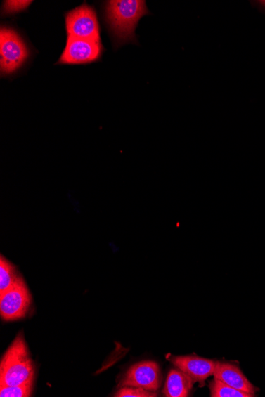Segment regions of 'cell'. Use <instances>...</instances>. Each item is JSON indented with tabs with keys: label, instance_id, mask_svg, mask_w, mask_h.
I'll list each match as a JSON object with an SVG mask.
<instances>
[{
	"label": "cell",
	"instance_id": "1",
	"mask_svg": "<svg viewBox=\"0 0 265 397\" xmlns=\"http://www.w3.org/2000/svg\"><path fill=\"white\" fill-rule=\"evenodd\" d=\"M151 15L144 0H112L105 4V20L114 46L138 45L136 29L141 18Z\"/></svg>",
	"mask_w": 265,
	"mask_h": 397
},
{
	"label": "cell",
	"instance_id": "2",
	"mask_svg": "<svg viewBox=\"0 0 265 397\" xmlns=\"http://www.w3.org/2000/svg\"><path fill=\"white\" fill-rule=\"evenodd\" d=\"M35 365L22 333L18 334L0 362V386L34 383Z\"/></svg>",
	"mask_w": 265,
	"mask_h": 397
},
{
	"label": "cell",
	"instance_id": "3",
	"mask_svg": "<svg viewBox=\"0 0 265 397\" xmlns=\"http://www.w3.org/2000/svg\"><path fill=\"white\" fill-rule=\"evenodd\" d=\"M0 70L1 75L10 76L26 63L29 49L21 36L9 27H1L0 32Z\"/></svg>",
	"mask_w": 265,
	"mask_h": 397
},
{
	"label": "cell",
	"instance_id": "4",
	"mask_svg": "<svg viewBox=\"0 0 265 397\" xmlns=\"http://www.w3.org/2000/svg\"><path fill=\"white\" fill-rule=\"evenodd\" d=\"M67 37L101 41V27L95 9L84 3L65 14Z\"/></svg>",
	"mask_w": 265,
	"mask_h": 397
},
{
	"label": "cell",
	"instance_id": "5",
	"mask_svg": "<svg viewBox=\"0 0 265 397\" xmlns=\"http://www.w3.org/2000/svg\"><path fill=\"white\" fill-rule=\"evenodd\" d=\"M32 299L24 279L3 294H0V313L4 320L11 321L26 318L32 306Z\"/></svg>",
	"mask_w": 265,
	"mask_h": 397
},
{
	"label": "cell",
	"instance_id": "6",
	"mask_svg": "<svg viewBox=\"0 0 265 397\" xmlns=\"http://www.w3.org/2000/svg\"><path fill=\"white\" fill-rule=\"evenodd\" d=\"M103 52L101 41L67 37L66 46L57 65H86L100 60Z\"/></svg>",
	"mask_w": 265,
	"mask_h": 397
},
{
	"label": "cell",
	"instance_id": "7",
	"mask_svg": "<svg viewBox=\"0 0 265 397\" xmlns=\"http://www.w3.org/2000/svg\"><path fill=\"white\" fill-rule=\"evenodd\" d=\"M162 375L156 362L143 361L134 364L128 370L119 382L121 387H137L153 392L161 388Z\"/></svg>",
	"mask_w": 265,
	"mask_h": 397
},
{
	"label": "cell",
	"instance_id": "8",
	"mask_svg": "<svg viewBox=\"0 0 265 397\" xmlns=\"http://www.w3.org/2000/svg\"><path fill=\"white\" fill-rule=\"evenodd\" d=\"M168 360L179 370L187 375L194 383L205 382L214 375L216 361L199 356H169Z\"/></svg>",
	"mask_w": 265,
	"mask_h": 397
},
{
	"label": "cell",
	"instance_id": "9",
	"mask_svg": "<svg viewBox=\"0 0 265 397\" xmlns=\"http://www.w3.org/2000/svg\"><path fill=\"white\" fill-rule=\"evenodd\" d=\"M214 378L223 382L228 386L243 392L255 395L258 388L255 387L236 365L217 362Z\"/></svg>",
	"mask_w": 265,
	"mask_h": 397
},
{
	"label": "cell",
	"instance_id": "10",
	"mask_svg": "<svg viewBox=\"0 0 265 397\" xmlns=\"http://www.w3.org/2000/svg\"><path fill=\"white\" fill-rule=\"evenodd\" d=\"M192 379L181 370H172L166 380L163 393L167 397H187L193 388Z\"/></svg>",
	"mask_w": 265,
	"mask_h": 397
},
{
	"label": "cell",
	"instance_id": "11",
	"mask_svg": "<svg viewBox=\"0 0 265 397\" xmlns=\"http://www.w3.org/2000/svg\"><path fill=\"white\" fill-rule=\"evenodd\" d=\"M21 276L15 266L4 256L0 257V294L11 289Z\"/></svg>",
	"mask_w": 265,
	"mask_h": 397
},
{
	"label": "cell",
	"instance_id": "12",
	"mask_svg": "<svg viewBox=\"0 0 265 397\" xmlns=\"http://www.w3.org/2000/svg\"><path fill=\"white\" fill-rule=\"evenodd\" d=\"M209 391L212 397H254L255 395L243 392L233 389L216 378L209 384Z\"/></svg>",
	"mask_w": 265,
	"mask_h": 397
},
{
	"label": "cell",
	"instance_id": "13",
	"mask_svg": "<svg viewBox=\"0 0 265 397\" xmlns=\"http://www.w3.org/2000/svg\"><path fill=\"white\" fill-rule=\"evenodd\" d=\"M34 383L20 384V386H0L1 397H29L32 396Z\"/></svg>",
	"mask_w": 265,
	"mask_h": 397
},
{
	"label": "cell",
	"instance_id": "14",
	"mask_svg": "<svg viewBox=\"0 0 265 397\" xmlns=\"http://www.w3.org/2000/svg\"><path fill=\"white\" fill-rule=\"evenodd\" d=\"M115 397H157V392L137 387H121Z\"/></svg>",
	"mask_w": 265,
	"mask_h": 397
},
{
	"label": "cell",
	"instance_id": "15",
	"mask_svg": "<svg viewBox=\"0 0 265 397\" xmlns=\"http://www.w3.org/2000/svg\"><path fill=\"white\" fill-rule=\"evenodd\" d=\"M32 1H5L3 5V14L12 15L20 13L29 8Z\"/></svg>",
	"mask_w": 265,
	"mask_h": 397
}]
</instances>
